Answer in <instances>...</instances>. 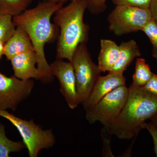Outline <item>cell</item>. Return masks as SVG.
I'll return each mask as SVG.
<instances>
[{
    "instance_id": "obj_1",
    "label": "cell",
    "mask_w": 157,
    "mask_h": 157,
    "mask_svg": "<svg viewBox=\"0 0 157 157\" xmlns=\"http://www.w3.org/2000/svg\"><path fill=\"white\" fill-rule=\"evenodd\" d=\"M63 6V3L48 0L13 17L16 27L23 29L30 39L36 55L37 68L44 83L51 82L54 78L44 51L45 44L53 41L56 36V25L51 22V17Z\"/></svg>"
},
{
    "instance_id": "obj_2",
    "label": "cell",
    "mask_w": 157,
    "mask_h": 157,
    "mask_svg": "<svg viewBox=\"0 0 157 157\" xmlns=\"http://www.w3.org/2000/svg\"><path fill=\"white\" fill-rule=\"evenodd\" d=\"M157 112V97L131 85L125 104L109 128L110 133L123 140L136 138L146 121Z\"/></svg>"
},
{
    "instance_id": "obj_3",
    "label": "cell",
    "mask_w": 157,
    "mask_h": 157,
    "mask_svg": "<svg viewBox=\"0 0 157 157\" xmlns=\"http://www.w3.org/2000/svg\"><path fill=\"white\" fill-rule=\"evenodd\" d=\"M86 9V0H73L55 13L54 22L60 29L56 59L71 62L78 45L87 43L89 27L83 21Z\"/></svg>"
},
{
    "instance_id": "obj_4",
    "label": "cell",
    "mask_w": 157,
    "mask_h": 157,
    "mask_svg": "<svg viewBox=\"0 0 157 157\" xmlns=\"http://www.w3.org/2000/svg\"><path fill=\"white\" fill-rule=\"evenodd\" d=\"M0 116L8 120L17 128L30 157H38L42 150L51 148L55 144L56 137L52 130H44L33 119H22L7 110L1 109Z\"/></svg>"
},
{
    "instance_id": "obj_5",
    "label": "cell",
    "mask_w": 157,
    "mask_h": 157,
    "mask_svg": "<svg viewBox=\"0 0 157 157\" xmlns=\"http://www.w3.org/2000/svg\"><path fill=\"white\" fill-rule=\"evenodd\" d=\"M87 43L78 45L71 63L76 77V90L79 104L86 101L102 73L98 65L93 61Z\"/></svg>"
},
{
    "instance_id": "obj_6",
    "label": "cell",
    "mask_w": 157,
    "mask_h": 157,
    "mask_svg": "<svg viewBox=\"0 0 157 157\" xmlns=\"http://www.w3.org/2000/svg\"><path fill=\"white\" fill-rule=\"evenodd\" d=\"M152 18L149 9L117 6L108 17L109 29L117 36L142 31Z\"/></svg>"
},
{
    "instance_id": "obj_7",
    "label": "cell",
    "mask_w": 157,
    "mask_h": 157,
    "mask_svg": "<svg viewBox=\"0 0 157 157\" xmlns=\"http://www.w3.org/2000/svg\"><path fill=\"white\" fill-rule=\"evenodd\" d=\"M128 88L119 86L102 98L92 107L86 109V118L90 124L100 122L110 128L120 115L126 102Z\"/></svg>"
},
{
    "instance_id": "obj_8",
    "label": "cell",
    "mask_w": 157,
    "mask_h": 157,
    "mask_svg": "<svg viewBox=\"0 0 157 157\" xmlns=\"http://www.w3.org/2000/svg\"><path fill=\"white\" fill-rule=\"evenodd\" d=\"M34 86L33 79L21 80L0 73V109L15 111L18 105L30 96Z\"/></svg>"
},
{
    "instance_id": "obj_9",
    "label": "cell",
    "mask_w": 157,
    "mask_h": 157,
    "mask_svg": "<svg viewBox=\"0 0 157 157\" xmlns=\"http://www.w3.org/2000/svg\"><path fill=\"white\" fill-rule=\"evenodd\" d=\"M51 73L57 78L60 91L70 109H74L79 105L76 77L71 62L56 59L50 65Z\"/></svg>"
},
{
    "instance_id": "obj_10",
    "label": "cell",
    "mask_w": 157,
    "mask_h": 157,
    "mask_svg": "<svg viewBox=\"0 0 157 157\" xmlns=\"http://www.w3.org/2000/svg\"><path fill=\"white\" fill-rule=\"evenodd\" d=\"M124 85H126V78L123 74L109 72L106 76L101 75L87 99L82 105L85 110L90 108L109 92Z\"/></svg>"
},
{
    "instance_id": "obj_11",
    "label": "cell",
    "mask_w": 157,
    "mask_h": 157,
    "mask_svg": "<svg viewBox=\"0 0 157 157\" xmlns=\"http://www.w3.org/2000/svg\"><path fill=\"white\" fill-rule=\"evenodd\" d=\"M14 76L21 80L36 79L42 82L43 76L36 65V55L34 50L19 54L10 59Z\"/></svg>"
},
{
    "instance_id": "obj_12",
    "label": "cell",
    "mask_w": 157,
    "mask_h": 157,
    "mask_svg": "<svg viewBox=\"0 0 157 157\" xmlns=\"http://www.w3.org/2000/svg\"><path fill=\"white\" fill-rule=\"evenodd\" d=\"M34 50L28 34L21 28L16 27L14 35L5 43L4 55L9 60L19 54Z\"/></svg>"
},
{
    "instance_id": "obj_13",
    "label": "cell",
    "mask_w": 157,
    "mask_h": 157,
    "mask_svg": "<svg viewBox=\"0 0 157 157\" xmlns=\"http://www.w3.org/2000/svg\"><path fill=\"white\" fill-rule=\"evenodd\" d=\"M101 50L98 59V66L101 72H109L117 61L120 55L119 46L109 39L101 40Z\"/></svg>"
},
{
    "instance_id": "obj_14",
    "label": "cell",
    "mask_w": 157,
    "mask_h": 157,
    "mask_svg": "<svg viewBox=\"0 0 157 157\" xmlns=\"http://www.w3.org/2000/svg\"><path fill=\"white\" fill-rule=\"evenodd\" d=\"M119 46L120 48L119 58L109 72L123 74L133 60L141 56V52L137 43L133 39L127 42H122Z\"/></svg>"
},
{
    "instance_id": "obj_15",
    "label": "cell",
    "mask_w": 157,
    "mask_h": 157,
    "mask_svg": "<svg viewBox=\"0 0 157 157\" xmlns=\"http://www.w3.org/2000/svg\"><path fill=\"white\" fill-rule=\"evenodd\" d=\"M153 74L145 60L138 58L135 63V71L131 85L135 87H142L148 82Z\"/></svg>"
},
{
    "instance_id": "obj_16",
    "label": "cell",
    "mask_w": 157,
    "mask_h": 157,
    "mask_svg": "<svg viewBox=\"0 0 157 157\" xmlns=\"http://www.w3.org/2000/svg\"><path fill=\"white\" fill-rule=\"evenodd\" d=\"M26 148L23 141H14L6 136L5 127L0 123V157H10V154L19 152Z\"/></svg>"
},
{
    "instance_id": "obj_17",
    "label": "cell",
    "mask_w": 157,
    "mask_h": 157,
    "mask_svg": "<svg viewBox=\"0 0 157 157\" xmlns=\"http://www.w3.org/2000/svg\"><path fill=\"white\" fill-rule=\"evenodd\" d=\"M33 0H0V14L14 16L25 11Z\"/></svg>"
},
{
    "instance_id": "obj_18",
    "label": "cell",
    "mask_w": 157,
    "mask_h": 157,
    "mask_svg": "<svg viewBox=\"0 0 157 157\" xmlns=\"http://www.w3.org/2000/svg\"><path fill=\"white\" fill-rule=\"evenodd\" d=\"M15 27L13 16L0 14V41L6 43L14 35L16 30Z\"/></svg>"
},
{
    "instance_id": "obj_19",
    "label": "cell",
    "mask_w": 157,
    "mask_h": 157,
    "mask_svg": "<svg viewBox=\"0 0 157 157\" xmlns=\"http://www.w3.org/2000/svg\"><path fill=\"white\" fill-rule=\"evenodd\" d=\"M147 36L152 46V56L157 62V23L153 18L144 26L142 31Z\"/></svg>"
},
{
    "instance_id": "obj_20",
    "label": "cell",
    "mask_w": 157,
    "mask_h": 157,
    "mask_svg": "<svg viewBox=\"0 0 157 157\" xmlns=\"http://www.w3.org/2000/svg\"><path fill=\"white\" fill-rule=\"evenodd\" d=\"M113 4L117 6H128L149 9L152 0H112Z\"/></svg>"
},
{
    "instance_id": "obj_21",
    "label": "cell",
    "mask_w": 157,
    "mask_h": 157,
    "mask_svg": "<svg viewBox=\"0 0 157 157\" xmlns=\"http://www.w3.org/2000/svg\"><path fill=\"white\" fill-rule=\"evenodd\" d=\"M87 9L91 13L99 14L105 11L107 9V0H86Z\"/></svg>"
},
{
    "instance_id": "obj_22",
    "label": "cell",
    "mask_w": 157,
    "mask_h": 157,
    "mask_svg": "<svg viewBox=\"0 0 157 157\" xmlns=\"http://www.w3.org/2000/svg\"><path fill=\"white\" fill-rule=\"evenodd\" d=\"M101 135L103 138L104 141V149H103V156L105 157H113L111 151V149L110 147L109 141H110V136L111 135L110 132L108 134V135H106V129L105 127H103L101 131Z\"/></svg>"
},
{
    "instance_id": "obj_23",
    "label": "cell",
    "mask_w": 157,
    "mask_h": 157,
    "mask_svg": "<svg viewBox=\"0 0 157 157\" xmlns=\"http://www.w3.org/2000/svg\"><path fill=\"white\" fill-rule=\"evenodd\" d=\"M140 88L149 94L157 97V75L154 73L148 82Z\"/></svg>"
},
{
    "instance_id": "obj_24",
    "label": "cell",
    "mask_w": 157,
    "mask_h": 157,
    "mask_svg": "<svg viewBox=\"0 0 157 157\" xmlns=\"http://www.w3.org/2000/svg\"><path fill=\"white\" fill-rule=\"evenodd\" d=\"M144 128L146 129L151 135L154 143V150L157 157V128L150 121L145 123Z\"/></svg>"
},
{
    "instance_id": "obj_25",
    "label": "cell",
    "mask_w": 157,
    "mask_h": 157,
    "mask_svg": "<svg viewBox=\"0 0 157 157\" xmlns=\"http://www.w3.org/2000/svg\"><path fill=\"white\" fill-rule=\"evenodd\" d=\"M149 9L151 13L152 17L157 23V0H152Z\"/></svg>"
},
{
    "instance_id": "obj_26",
    "label": "cell",
    "mask_w": 157,
    "mask_h": 157,
    "mask_svg": "<svg viewBox=\"0 0 157 157\" xmlns=\"http://www.w3.org/2000/svg\"><path fill=\"white\" fill-rule=\"evenodd\" d=\"M5 44V43H4V42L0 41V60L3 56L4 55Z\"/></svg>"
},
{
    "instance_id": "obj_27",
    "label": "cell",
    "mask_w": 157,
    "mask_h": 157,
    "mask_svg": "<svg viewBox=\"0 0 157 157\" xmlns=\"http://www.w3.org/2000/svg\"><path fill=\"white\" fill-rule=\"evenodd\" d=\"M151 122L157 128V112L150 119Z\"/></svg>"
},
{
    "instance_id": "obj_28",
    "label": "cell",
    "mask_w": 157,
    "mask_h": 157,
    "mask_svg": "<svg viewBox=\"0 0 157 157\" xmlns=\"http://www.w3.org/2000/svg\"><path fill=\"white\" fill-rule=\"evenodd\" d=\"M51 2H53L57 3H63L65 2H67V1H69V0H49ZM72 1V0H70Z\"/></svg>"
},
{
    "instance_id": "obj_29",
    "label": "cell",
    "mask_w": 157,
    "mask_h": 157,
    "mask_svg": "<svg viewBox=\"0 0 157 157\" xmlns=\"http://www.w3.org/2000/svg\"><path fill=\"white\" fill-rule=\"evenodd\" d=\"M72 1H73V0H72Z\"/></svg>"
}]
</instances>
